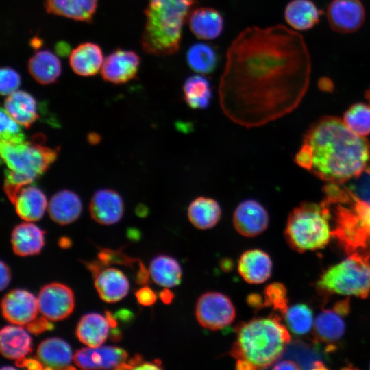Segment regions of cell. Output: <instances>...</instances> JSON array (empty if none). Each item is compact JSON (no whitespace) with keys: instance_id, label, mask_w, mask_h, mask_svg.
<instances>
[{"instance_id":"cell-1","label":"cell","mask_w":370,"mask_h":370,"mask_svg":"<svg viewBox=\"0 0 370 370\" xmlns=\"http://www.w3.org/2000/svg\"><path fill=\"white\" fill-rule=\"evenodd\" d=\"M310 74V53L298 32L282 25L247 27L227 51L218 90L221 108L237 125L262 126L297 108Z\"/></svg>"},{"instance_id":"cell-2","label":"cell","mask_w":370,"mask_h":370,"mask_svg":"<svg viewBox=\"0 0 370 370\" xmlns=\"http://www.w3.org/2000/svg\"><path fill=\"white\" fill-rule=\"evenodd\" d=\"M295 161L328 183L343 182L369 166L370 145L343 121L327 117L308 130Z\"/></svg>"},{"instance_id":"cell-3","label":"cell","mask_w":370,"mask_h":370,"mask_svg":"<svg viewBox=\"0 0 370 370\" xmlns=\"http://www.w3.org/2000/svg\"><path fill=\"white\" fill-rule=\"evenodd\" d=\"M323 193L332 237L348 254L370 256V167L347 181L328 183Z\"/></svg>"},{"instance_id":"cell-4","label":"cell","mask_w":370,"mask_h":370,"mask_svg":"<svg viewBox=\"0 0 370 370\" xmlns=\"http://www.w3.org/2000/svg\"><path fill=\"white\" fill-rule=\"evenodd\" d=\"M235 332L230 355L236 359V369L268 368L278 362L291 341L288 329L276 314L240 323Z\"/></svg>"},{"instance_id":"cell-5","label":"cell","mask_w":370,"mask_h":370,"mask_svg":"<svg viewBox=\"0 0 370 370\" xmlns=\"http://www.w3.org/2000/svg\"><path fill=\"white\" fill-rule=\"evenodd\" d=\"M195 0H148L140 43L145 53L170 56L177 52L182 29Z\"/></svg>"},{"instance_id":"cell-6","label":"cell","mask_w":370,"mask_h":370,"mask_svg":"<svg viewBox=\"0 0 370 370\" xmlns=\"http://www.w3.org/2000/svg\"><path fill=\"white\" fill-rule=\"evenodd\" d=\"M44 143V135L38 134L29 141L13 143L1 140V156L7 167L3 190L12 203L22 188L43 175L56 160L58 150Z\"/></svg>"},{"instance_id":"cell-7","label":"cell","mask_w":370,"mask_h":370,"mask_svg":"<svg viewBox=\"0 0 370 370\" xmlns=\"http://www.w3.org/2000/svg\"><path fill=\"white\" fill-rule=\"evenodd\" d=\"M284 235L290 246L297 251L322 249L332 237L328 214L321 203H304L290 213Z\"/></svg>"},{"instance_id":"cell-8","label":"cell","mask_w":370,"mask_h":370,"mask_svg":"<svg viewBox=\"0 0 370 370\" xmlns=\"http://www.w3.org/2000/svg\"><path fill=\"white\" fill-rule=\"evenodd\" d=\"M370 256L354 253L329 267L317 283L321 293L367 298L370 293Z\"/></svg>"},{"instance_id":"cell-9","label":"cell","mask_w":370,"mask_h":370,"mask_svg":"<svg viewBox=\"0 0 370 370\" xmlns=\"http://www.w3.org/2000/svg\"><path fill=\"white\" fill-rule=\"evenodd\" d=\"M199 323L210 330H217L230 325L236 317L235 308L230 298L219 292L202 294L195 306Z\"/></svg>"},{"instance_id":"cell-10","label":"cell","mask_w":370,"mask_h":370,"mask_svg":"<svg viewBox=\"0 0 370 370\" xmlns=\"http://www.w3.org/2000/svg\"><path fill=\"white\" fill-rule=\"evenodd\" d=\"M37 300L40 312L51 321L66 319L72 313L75 306L72 290L65 284L57 282L44 286Z\"/></svg>"},{"instance_id":"cell-11","label":"cell","mask_w":370,"mask_h":370,"mask_svg":"<svg viewBox=\"0 0 370 370\" xmlns=\"http://www.w3.org/2000/svg\"><path fill=\"white\" fill-rule=\"evenodd\" d=\"M366 12L360 0H332L326 10L330 28L338 33L358 31L365 21Z\"/></svg>"},{"instance_id":"cell-12","label":"cell","mask_w":370,"mask_h":370,"mask_svg":"<svg viewBox=\"0 0 370 370\" xmlns=\"http://www.w3.org/2000/svg\"><path fill=\"white\" fill-rule=\"evenodd\" d=\"M140 64V58L134 51L118 48L104 58L101 75L110 83L125 84L136 77Z\"/></svg>"},{"instance_id":"cell-13","label":"cell","mask_w":370,"mask_h":370,"mask_svg":"<svg viewBox=\"0 0 370 370\" xmlns=\"http://www.w3.org/2000/svg\"><path fill=\"white\" fill-rule=\"evenodd\" d=\"M235 230L243 236H256L268 227L269 217L264 206L254 199L240 202L235 208L233 217Z\"/></svg>"},{"instance_id":"cell-14","label":"cell","mask_w":370,"mask_h":370,"mask_svg":"<svg viewBox=\"0 0 370 370\" xmlns=\"http://www.w3.org/2000/svg\"><path fill=\"white\" fill-rule=\"evenodd\" d=\"M127 353L121 348L99 346L77 350L73 360L75 364L83 369H119L127 361Z\"/></svg>"},{"instance_id":"cell-15","label":"cell","mask_w":370,"mask_h":370,"mask_svg":"<svg viewBox=\"0 0 370 370\" xmlns=\"http://www.w3.org/2000/svg\"><path fill=\"white\" fill-rule=\"evenodd\" d=\"M1 309L6 320L19 325L34 320L39 310L37 299L32 293L23 289L8 292L2 299Z\"/></svg>"},{"instance_id":"cell-16","label":"cell","mask_w":370,"mask_h":370,"mask_svg":"<svg viewBox=\"0 0 370 370\" xmlns=\"http://www.w3.org/2000/svg\"><path fill=\"white\" fill-rule=\"evenodd\" d=\"M91 217L102 225H112L120 221L124 204L120 195L111 189H100L93 195L89 206Z\"/></svg>"},{"instance_id":"cell-17","label":"cell","mask_w":370,"mask_h":370,"mask_svg":"<svg viewBox=\"0 0 370 370\" xmlns=\"http://www.w3.org/2000/svg\"><path fill=\"white\" fill-rule=\"evenodd\" d=\"M272 267L269 255L259 249L245 251L238 262L239 274L249 284H261L267 281L271 277Z\"/></svg>"},{"instance_id":"cell-18","label":"cell","mask_w":370,"mask_h":370,"mask_svg":"<svg viewBox=\"0 0 370 370\" xmlns=\"http://www.w3.org/2000/svg\"><path fill=\"white\" fill-rule=\"evenodd\" d=\"M103 60L100 46L92 42H85L80 43L71 51L69 62L75 74L90 77L101 71Z\"/></svg>"},{"instance_id":"cell-19","label":"cell","mask_w":370,"mask_h":370,"mask_svg":"<svg viewBox=\"0 0 370 370\" xmlns=\"http://www.w3.org/2000/svg\"><path fill=\"white\" fill-rule=\"evenodd\" d=\"M188 19L191 32L200 40H214L223 30V17L212 8H197L191 11Z\"/></svg>"},{"instance_id":"cell-20","label":"cell","mask_w":370,"mask_h":370,"mask_svg":"<svg viewBox=\"0 0 370 370\" xmlns=\"http://www.w3.org/2000/svg\"><path fill=\"white\" fill-rule=\"evenodd\" d=\"M97 4L98 0H44L48 14L86 23L92 21Z\"/></svg>"},{"instance_id":"cell-21","label":"cell","mask_w":370,"mask_h":370,"mask_svg":"<svg viewBox=\"0 0 370 370\" xmlns=\"http://www.w3.org/2000/svg\"><path fill=\"white\" fill-rule=\"evenodd\" d=\"M27 71L32 77L42 85L55 83L62 74V64L58 57L48 49L35 52L29 59Z\"/></svg>"},{"instance_id":"cell-22","label":"cell","mask_w":370,"mask_h":370,"mask_svg":"<svg viewBox=\"0 0 370 370\" xmlns=\"http://www.w3.org/2000/svg\"><path fill=\"white\" fill-rule=\"evenodd\" d=\"M94 278L95 286L99 297L106 302L118 301L128 293L129 281L119 269H103Z\"/></svg>"},{"instance_id":"cell-23","label":"cell","mask_w":370,"mask_h":370,"mask_svg":"<svg viewBox=\"0 0 370 370\" xmlns=\"http://www.w3.org/2000/svg\"><path fill=\"white\" fill-rule=\"evenodd\" d=\"M36 358L46 369H75L70 365L73 358L70 346L59 338L41 342L37 348Z\"/></svg>"},{"instance_id":"cell-24","label":"cell","mask_w":370,"mask_h":370,"mask_svg":"<svg viewBox=\"0 0 370 370\" xmlns=\"http://www.w3.org/2000/svg\"><path fill=\"white\" fill-rule=\"evenodd\" d=\"M47 210L54 222L62 225H67L74 222L80 216L82 204L76 193L62 190L52 196Z\"/></svg>"},{"instance_id":"cell-25","label":"cell","mask_w":370,"mask_h":370,"mask_svg":"<svg viewBox=\"0 0 370 370\" xmlns=\"http://www.w3.org/2000/svg\"><path fill=\"white\" fill-rule=\"evenodd\" d=\"M44 234L42 230L29 221L17 225L11 235L14 252L21 256L38 254L45 244Z\"/></svg>"},{"instance_id":"cell-26","label":"cell","mask_w":370,"mask_h":370,"mask_svg":"<svg viewBox=\"0 0 370 370\" xmlns=\"http://www.w3.org/2000/svg\"><path fill=\"white\" fill-rule=\"evenodd\" d=\"M12 204L18 217L29 222L40 220L48 206L45 193L28 185L21 188Z\"/></svg>"},{"instance_id":"cell-27","label":"cell","mask_w":370,"mask_h":370,"mask_svg":"<svg viewBox=\"0 0 370 370\" xmlns=\"http://www.w3.org/2000/svg\"><path fill=\"white\" fill-rule=\"evenodd\" d=\"M3 109L20 125L29 128L38 119L36 100L28 92L16 90L8 95Z\"/></svg>"},{"instance_id":"cell-28","label":"cell","mask_w":370,"mask_h":370,"mask_svg":"<svg viewBox=\"0 0 370 370\" xmlns=\"http://www.w3.org/2000/svg\"><path fill=\"white\" fill-rule=\"evenodd\" d=\"M284 14L291 29L307 31L319 23L321 11L311 0H291L286 4Z\"/></svg>"},{"instance_id":"cell-29","label":"cell","mask_w":370,"mask_h":370,"mask_svg":"<svg viewBox=\"0 0 370 370\" xmlns=\"http://www.w3.org/2000/svg\"><path fill=\"white\" fill-rule=\"evenodd\" d=\"M222 210L219 203L209 197L199 196L188 205L187 216L191 224L199 230L214 227L221 217Z\"/></svg>"},{"instance_id":"cell-30","label":"cell","mask_w":370,"mask_h":370,"mask_svg":"<svg viewBox=\"0 0 370 370\" xmlns=\"http://www.w3.org/2000/svg\"><path fill=\"white\" fill-rule=\"evenodd\" d=\"M0 350L8 359L25 358L32 352V338L21 326H5L0 332Z\"/></svg>"},{"instance_id":"cell-31","label":"cell","mask_w":370,"mask_h":370,"mask_svg":"<svg viewBox=\"0 0 370 370\" xmlns=\"http://www.w3.org/2000/svg\"><path fill=\"white\" fill-rule=\"evenodd\" d=\"M345 315L336 305L332 309L321 311L314 321L316 337L323 343H334L340 340L345 333V324L343 316Z\"/></svg>"},{"instance_id":"cell-32","label":"cell","mask_w":370,"mask_h":370,"mask_svg":"<svg viewBox=\"0 0 370 370\" xmlns=\"http://www.w3.org/2000/svg\"><path fill=\"white\" fill-rule=\"evenodd\" d=\"M109 322L106 317L97 313H89L80 319L76 334L79 340L90 347L101 346L109 332Z\"/></svg>"},{"instance_id":"cell-33","label":"cell","mask_w":370,"mask_h":370,"mask_svg":"<svg viewBox=\"0 0 370 370\" xmlns=\"http://www.w3.org/2000/svg\"><path fill=\"white\" fill-rule=\"evenodd\" d=\"M184 99L194 110H205L210 104L212 89L209 80L203 75L188 76L183 84Z\"/></svg>"},{"instance_id":"cell-34","label":"cell","mask_w":370,"mask_h":370,"mask_svg":"<svg viewBox=\"0 0 370 370\" xmlns=\"http://www.w3.org/2000/svg\"><path fill=\"white\" fill-rule=\"evenodd\" d=\"M149 273L156 284L166 288L180 284L182 275L178 262L166 255L157 256L151 260Z\"/></svg>"},{"instance_id":"cell-35","label":"cell","mask_w":370,"mask_h":370,"mask_svg":"<svg viewBox=\"0 0 370 370\" xmlns=\"http://www.w3.org/2000/svg\"><path fill=\"white\" fill-rule=\"evenodd\" d=\"M186 62L195 72L208 75L217 66L219 55L215 49L209 44L196 42L189 47L186 51Z\"/></svg>"},{"instance_id":"cell-36","label":"cell","mask_w":370,"mask_h":370,"mask_svg":"<svg viewBox=\"0 0 370 370\" xmlns=\"http://www.w3.org/2000/svg\"><path fill=\"white\" fill-rule=\"evenodd\" d=\"M282 315L284 317L288 329L295 334H306L313 327L312 311L305 304H297L288 306Z\"/></svg>"},{"instance_id":"cell-37","label":"cell","mask_w":370,"mask_h":370,"mask_svg":"<svg viewBox=\"0 0 370 370\" xmlns=\"http://www.w3.org/2000/svg\"><path fill=\"white\" fill-rule=\"evenodd\" d=\"M354 133L365 136L370 134V106L356 103L345 112L343 119Z\"/></svg>"},{"instance_id":"cell-38","label":"cell","mask_w":370,"mask_h":370,"mask_svg":"<svg viewBox=\"0 0 370 370\" xmlns=\"http://www.w3.org/2000/svg\"><path fill=\"white\" fill-rule=\"evenodd\" d=\"M1 140L13 143H22L25 140V136L21 125L12 118L3 109L1 110Z\"/></svg>"},{"instance_id":"cell-39","label":"cell","mask_w":370,"mask_h":370,"mask_svg":"<svg viewBox=\"0 0 370 370\" xmlns=\"http://www.w3.org/2000/svg\"><path fill=\"white\" fill-rule=\"evenodd\" d=\"M266 306H272L282 314L288 308L286 290L282 284L275 282L267 285L264 290Z\"/></svg>"},{"instance_id":"cell-40","label":"cell","mask_w":370,"mask_h":370,"mask_svg":"<svg viewBox=\"0 0 370 370\" xmlns=\"http://www.w3.org/2000/svg\"><path fill=\"white\" fill-rule=\"evenodd\" d=\"M21 83V76L16 70L10 66L1 68L0 91L1 95L8 96L18 90Z\"/></svg>"},{"instance_id":"cell-41","label":"cell","mask_w":370,"mask_h":370,"mask_svg":"<svg viewBox=\"0 0 370 370\" xmlns=\"http://www.w3.org/2000/svg\"><path fill=\"white\" fill-rule=\"evenodd\" d=\"M98 258L99 260L103 262L106 265L109 264H117L131 267L132 268L134 263L138 262L139 260L130 258L124 254L121 250H112L108 249H101Z\"/></svg>"},{"instance_id":"cell-42","label":"cell","mask_w":370,"mask_h":370,"mask_svg":"<svg viewBox=\"0 0 370 370\" xmlns=\"http://www.w3.org/2000/svg\"><path fill=\"white\" fill-rule=\"evenodd\" d=\"M135 295L138 303L145 306L153 305L157 299L155 292L148 286L138 289Z\"/></svg>"},{"instance_id":"cell-43","label":"cell","mask_w":370,"mask_h":370,"mask_svg":"<svg viewBox=\"0 0 370 370\" xmlns=\"http://www.w3.org/2000/svg\"><path fill=\"white\" fill-rule=\"evenodd\" d=\"M53 326L50 323L44 316L39 318H35L34 320L27 324V329L31 333L38 334L47 330H51Z\"/></svg>"},{"instance_id":"cell-44","label":"cell","mask_w":370,"mask_h":370,"mask_svg":"<svg viewBox=\"0 0 370 370\" xmlns=\"http://www.w3.org/2000/svg\"><path fill=\"white\" fill-rule=\"evenodd\" d=\"M247 303L253 309L259 310L265 307L264 296L253 293L247 295Z\"/></svg>"},{"instance_id":"cell-45","label":"cell","mask_w":370,"mask_h":370,"mask_svg":"<svg viewBox=\"0 0 370 370\" xmlns=\"http://www.w3.org/2000/svg\"><path fill=\"white\" fill-rule=\"evenodd\" d=\"M16 364L18 367H25L28 369H42L44 366L38 359L21 358L16 360Z\"/></svg>"},{"instance_id":"cell-46","label":"cell","mask_w":370,"mask_h":370,"mask_svg":"<svg viewBox=\"0 0 370 370\" xmlns=\"http://www.w3.org/2000/svg\"><path fill=\"white\" fill-rule=\"evenodd\" d=\"M11 279L10 271L8 267L1 261V290H3L10 284Z\"/></svg>"},{"instance_id":"cell-47","label":"cell","mask_w":370,"mask_h":370,"mask_svg":"<svg viewBox=\"0 0 370 370\" xmlns=\"http://www.w3.org/2000/svg\"><path fill=\"white\" fill-rule=\"evenodd\" d=\"M273 369H294V370H298L300 369V367L298 366V365L290 360H282L280 362H277L275 364V366L273 367Z\"/></svg>"},{"instance_id":"cell-48","label":"cell","mask_w":370,"mask_h":370,"mask_svg":"<svg viewBox=\"0 0 370 370\" xmlns=\"http://www.w3.org/2000/svg\"><path fill=\"white\" fill-rule=\"evenodd\" d=\"M138 369H162V362L160 360L156 359L153 362H143L140 364Z\"/></svg>"},{"instance_id":"cell-49","label":"cell","mask_w":370,"mask_h":370,"mask_svg":"<svg viewBox=\"0 0 370 370\" xmlns=\"http://www.w3.org/2000/svg\"><path fill=\"white\" fill-rule=\"evenodd\" d=\"M158 295L162 301L166 304H170L173 301L175 297L173 293L169 288L162 290L159 293Z\"/></svg>"},{"instance_id":"cell-50","label":"cell","mask_w":370,"mask_h":370,"mask_svg":"<svg viewBox=\"0 0 370 370\" xmlns=\"http://www.w3.org/2000/svg\"><path fill=\"white\" fill-rule=\"evenodd\" d=\"M234 262L230 258H223L220 261V267L223 271L229 272L234 268Z\"/></svg>"},{"instance_id":"cell-51","label":"cell","mask_w":370,"mask_h":370,"mask_svg":"<svg viewBox=\"0 0 370 370\" xmlns=\"http://www.w3.org/2000/svg\"><path fill=\"white\" fill-rule=\"evenodd\" d=\"M56 49L59 55L65 56L69 52L70 47L66 42H60L56 45Z\"/></svg>"},{"instance_id":"cell-52","label":"cell","mask_w":370,"mask_h":370,"mask_svg":"<svg viewBox=\"0 0 370 370\" xmlns=\"http://www.w3.org/2000/svg\"><path fill=\"white\" fill-rule=\"evenodd\" d=\"M71 241L69 238L63 237L61 238L59 241V245L62 248H67L71 246Z\"/></svg>"},{"instance_id":"cell-53","label":"cell","mask_w":370,"mask_h":370,"mask_svg":"<svg viewBox=\"0 0 370 370\" xmlns=\"http://www.w3.org/2000/svg\"><path fill=\"white\" fill-rule=\"evenodd\" d=\"M31 42H32V46L36 47V48L39 47L40 45L42 44L41 40H40L38 38H34L31 41Z\"/></svg>"},{"instance_id":"cell-54","label":"cell","mask_w":370,"mask_h":370,"mask_svg":"<svg viewBox=\"0 0 370 370\" xmlns=\"http://www.w3.org/2000/svg\"><path fill=\"white\" fill-rule=\"evenodd\" d=\"M366 96H367V99H368V100L369 101V102H370V88H369V89L367 90Z\"/></svg>"},{"instance_id":"cell-55","label":"cell","mask_w":370,"mask_h":370,"mask_svg":"<svg viewBox=\"0 0 370 370\" xmlns=\"http://www.w3.org/2000/svg\"><path fill=\"white\" fill-rule=\"evenodd\" d=\"M14 369V367H3L1 369H5V370H6V369Z\"/></svg>"},{"instance_id":"cell-56","label":"cell","mask_w":370,"mask_h":370,"mask_svg":"<svg viewBox=\"0 0 370 370\" xmlns=\"http://www.w3.org/2000/svg\"><path fill=\"white\" fill-rule=\"evenodd\" d=\"M369 267H370V262H369Z\"/></svg>"}]
</instances>
